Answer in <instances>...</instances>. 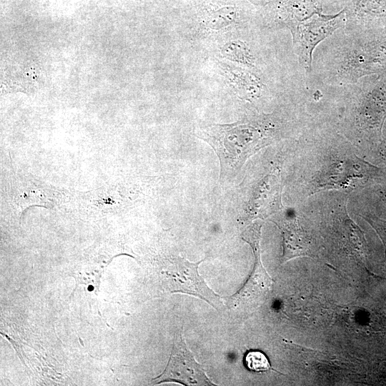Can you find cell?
<instances>
[{"instance_id": "obj_1", "label": "cell", "mask_w": 386, "mask_h": 386, "mask_svg": "<svg viewBox=\"0 0 386 386\" xmlns=\"http://www.w3.org/2000/svg\"><path fill=\"white\" fill-rule=\"evenodd\" d=\"M276 135L275 124L269 115L232 124L209 125L200 129L197 134L198 138L208 143L219 158L222 183L233 180L246 161L272 144Z\"/></svg>"}, {"instance_id": "obj_2", "label": "cell", "mask_w": 386, "mask_h": 386, "mask_svg": "<svg viewBox=\"0 0 386 386\" xmlns=\"http://www.w3.org/2000/svg\"><path fill=\"white\" fill-rule=\"evenodd\" d=\"M192 262L179 255H168L161 259L160 274L164 290L168 293H184L199 298L214 309L224 306L221 297L214 292L199 274L201 262Z\"/></svg>"}, {"instance_id": "obj_3", "label": "cell", "mask_w": 386, "mask_h": 386, "mask_svg": "<svg viewBox=\"0 0 386 386\" xmlns=\"http://www.w3.org/2000/svg\"><path fill=\"white\" fill-rule=\"evenodd\" d=\"M345 22L344 11L333 16L317 11L288 26L299 61L307 71L311 69L312 52L316 46L342 26Z\"/></svg>"}, {"instance_id": "obj_4", "label": "cell", "mask_w": 386, "mask_h": 386, "mask_svg": "<svg viewBox=\"0 0 386 386\" xmlns=\"http://www.w3.org/2000/svg\"><path fill=\"white\" fill-rule=\"evenodd\" d=\"M182 329L177 332L169 362L162 374L154 378L155 384L178 382L184 385H216L196 361L182 336Z\"/></svg>"}, {"instance_id": "obj_5", "label": "cell", "mask_w": 386, "mask_h": 386, "mask_svg": "<svg viewBox=\"0 0 386 386\" xmlns=\"http://www.w3.org/2000/svg\"><path fill=\"white\" fill-rule=\"evenodd\" d=\"M379 169L356 158L337 162L314 179L313 192L327 189H348L365 185L378 175Z\"/></svg>"}, {"instance_id": "obj_6", "label": "cell", "mask_w": 386, "mask_h": 386, "mask_svg": "<svg viewBox=\"0 0 386 386\" xmlns=\"http://www.w3.org/2000/svg\"><path fill=\"white\" fill-rule=\"evenodd\" d=\"M386 119V86L360 94L355 107L358 127L380 137Z\"/></svg>"}, {"instance_id": "obj_7", "label": "cell", "mask_w": 386, "mask_h": 386, "mask_svg": "<svg viewBox=\"0 0 386 386\" xmlns=\"http://www.w3.org/2000/svg\"><path fill=\"white\" fill-rule=\"evenodd\" d=\"M60 193L31 177L16 175L11 184L13 202L21 211L31 205L50 207L55 204Z\"/></svg>"}, {"instance_id": "obj_8", "label": "cell", "mask_w": 386, "mask_h": 386, "mask_svg": "<svg viewBox=\"0 0 386 386\" xmlns=\"http://www.w3.org/2000/svg\"><path fill=\"white\" fill-rule=\"evenodd\" d=\"M281 188L277 175L269 174L262 179L250 201L251 217L253 219H264L282 211Z\"/></svg>"}, {"instance_id": "obj_9", "label": "cell", "mask_w": 386, "mask_h": 386, "mask_svg": "<svg viewBox=\"0 0 386 386\" xmlns=\"http://www.w3.org/2000/svg\"><path fill=\"white\" fill-rule=\"evenodd\" d=\"M123 189L110 186L87 192L78 193L77 204L87 212H113L129 203Z\"/></svg>"}, {"instance_id": "obj_10", "label": "cell", "mask_w": 386, "mask_h": 386, "mask_svg": "<svg viewBox=\"0 0 386 386\" xmlns=\"http://www.w3.org/2000/svg\"><path fill=\"white\" fill-rule=\"evenodd\" d=\"M280 229L283 238L284 261L301 256L311 255L310 243L295 218L289 219L282 214L269 219Z\"/></svg>"}, {"instance_id": "obj_11", "label": "cell", "mask_w": 386, "mask_h": 386, "mask_svg": "<svg viewBox=\"0 0 386 386\" xmlns=\"http://www.w3.org/2000/svg\"><path fill=\"white\" fill-rule=\"evenodd\" d=\"M226 76H228L237 93L244 99L257 97L262 90V84L252 74L246 71L222 64Z\"/></svg>"}, {"instance_id": "obj_12", "label": "cell", "mask_w": 386, "mask_h": 386, "mask_svg": "<svg viewBox=\"0 0 386 386\" xmlns=\"http://www.w3.org/2000/svg\"><path fill=\"white\" fill-rule=\"evenodd\" d=\"M222 55L226 59L238 63L252 66L253 56L249 48L242 41H234L224 44L221 49Z\"/></svg>"}, {"instance_id": "obj_13", "label": "cell", "mask_w": 386, "mask_h": 386, "mask_svg": "<svg viewBox=\"0 0 386 386\" xmlns=\"http://www.w3.org/2000/svg\"><path fill=\"white\" fill-rule=\"evenodd\" d=\"M236 13L233 7H224L209 14L206 18V25L212 29H220L231 24L235 19Z\"/></svg>"}, {"instance_id": "obj_14", "label": "cell", "mask_w": 386, "mask_h": 386, "mask_svg": "<svg viewBox=\"0 0 386 386\" xmlns=\"http://www.w3.org/2000/svg\"><path fill=\"white\" fill-rule=\"evenodd\" d=\"M246 366L250 370L263 372L273 370L264 354L259 351H249L245 356Z\"/></svg>"}, {"instance_id": "obj_15", "label": "cell", "mask_w": 386, "mask_h": 386, "mask_svg": "<svg viewBox=\"0 0 386 386\" xmlns=\"http://www.w3.org/2000/svg\"><path fill=\"white\" fill-rule=\"evenodd\" d=\"M380 194H381V197H382V199L384 200V202L386 204V193L384 192H381Z\"/></svg>"}]
</instances>
